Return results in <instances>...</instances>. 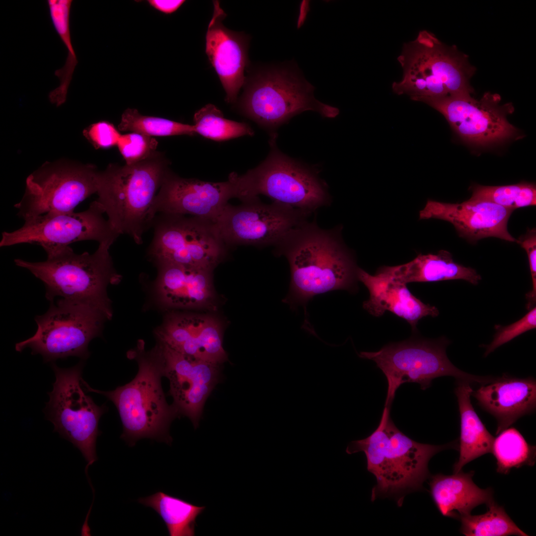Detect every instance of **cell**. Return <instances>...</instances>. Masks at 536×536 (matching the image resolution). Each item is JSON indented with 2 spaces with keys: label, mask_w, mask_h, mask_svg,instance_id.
<instances>
[{
  "label": "cell",
  "mask_w": 536,
  "mask_h": 536,
  "mask_svg": "<svg viewBox=\"0 0 536 536\" xmlns=\"http://www.w3.org/2000/svg\"><path fill=\"white\" fill-rule=\"evenodd\" d=\"M376 273L406 284L463 279L476 285L481 279L474 269L455 262L452 254L444 250L435 254H419L412 261L403 265L382 267Z\"/></svg>",
  "instance_id": "d4e9b609"
},
{
  "label": "cell",
  "mask_w": 536,
  "mask_h": 536,
  "mask_svg": "<svg viewBox=\"0 0 536 536\" xmlns=\"http://www.w3.org/2000/svg\"><path fill=\"white\" fill-rule=\"evenodd\" d=\"M474 472L462 470L452 475L437 474L430 476V494L441 514L460 519L470 514L473 508L493 502V491L481 489L472 481Z\"/></svg>",
  "instance_id": "484cf974"
},
{
  "label": "cell",
  "mask_w": 536,
  "mask_h": 536,
  "mask_svg": "<svg viewBox=\"0 0 536 536\" xmlns=\"http://www.w3.org/2000/svg\"><path fill=\"white\" fill-rule=\"evenodd\" d=\"M445 339L428 340L411 339L392 343L375 352H360L358 355L374 361L385 375L388 389L385 406L391 407L395 394L405 383H416L425 390L433 379L449 376L458 381L482 385L492 382L494 378L470 374L454 366L448 359Z\"/></svg>",
  "instance_id": "30bf717a"
},
{
  "label": "cell",
  "mask_w": 536,
  "mask_h": 536,
  "mask_svg": "<svg viewBox=\"0 0 536 536\" xmlns=\"http://www.w3.org/2000/svg\"><path fill=\"white\" fill-rule=\"evenodd\" d=\"M398 61L403 75L393 83L392 89L398 95L406 94L414 100L473 92L470 80L476 68L468 56L427 30L419 31L415 40L403 44Z\"/></svg>",
  "instance_id": "8992f818"
},
{
  "label": "cell",
  "mask_w": 536,
  "mask_h": 536,
  "mask_svg": "<svg viewBox=\"0 0 536 536\" xmlns=\"http://www.w3.org/2000/svg\"><path fill=\"white\" fill-rule=\"evenodd\" d=\"M516 242L520 244L526 251L529 263L533 288L526 294L528 300L527 308L530 310L534 307L536 303V230L535 228L528 229L524 235L520 236L516 240Z\"/></svg>",
  "instance_id": "74e56055"
},
{
  "label": "cell",
  "mask_w": 536,
  "mask_h": 536,
  "mask_svg": "<svg viewBox=\"0 0 536 536\" xmlns=\"http://www.w3.org/2000/svg\"><path fill=\"white\" fill-rule=\"evenodd\" d=\"M120 131L107 121H100L88 126L83 132L85 137L97 149L117 146L122 135Z\"/></svg>",
  "instance_id": "8d00e7d4"
},
{
  "label": "cell",
  "mask_w": 536,
  "mask_h": 536,
  "mask_svg": "<svg viewBox=\"0 0 536 536\" xmlns=\"http://www.w3.org/2000/svg\"><path fill=\"white\" fill-rule=\"evenodd\" d=\"M137 501L158 513L170 536H195L196 519L205 509L161 491Z\"/></svg>",
  "instance_id": "83f0119b"
},
{
  "label": "cell",
  "mask_w": 536,
  "mask_h": 536,
  "mask_svg": "<svg viewBox=\"0 0 536 536\" xmlns=\"http://www.w3.org/2000/svg\"><path fill=\"white\" fill-rule=\"evenodd\" d=\"M37 329L31 337L15 344L16 351L31 348V354H40L45 362L75 356L86 359L90 341L101 334L109 320L100 309L90 304L60 298L51 302L48 311L37 316Z\"/></svg>",
  "instance_id": "9c48e42d"
},
{
  "label": "cell",
  "mask_w": 536,
  "mask_h": 536,
  "mask_svg": "<svg viewBox=\"0 0 536 536\" xmlns=\"http://www.w3.org/2000/svg\"><path fill=\"white\" fill-rule=\"evenodd\" d=\"M168 170L156 153L132 164H111L99 172L96 201L113 227L138 245L152 228L151 207Z\"/></svg>",
  "instance_id": "277c9868"
},
{
  "label": "cell",
  "mask_w": 536,
  "mask_h": 536,
  "mask_svg": "<svg viewBox=\"0 0 536 536\" xmlns=\"http://www.w3.org/2000/svg\"><path fill=\"white\" fill-rule=\"evenodd\" d=\"M99 171L91 164L49 163L30 174L25 193L14 207L24 221L55 213L74 211L98 190Z\"/></svg>",
  "instance_id": "4fadbf2b"
},
{
  "label": "cell",
  "mask_w": 536,
  "mask_h": 536,
  "mask_svg": "<svg viewBox=\"0 0 536 536\" xmlns=\"http://www.w3.org/2000/svg\"><path fill=\"white\" fill-rule=\"evenodd\" d=\"M148 1L155 9L163 13L170 14L178 9L185 0H150Z\"/></svg>",
  "instance_id": "f35d334b"
},
{
  "label": "cell",
  "mask_w": 536,
  "mask_h": 536,
  "mask_svg": "<svg viewBox=\"0 0 536 536\" xmlns=\"http://www.w3.org/2000/svg\"><path fill=\"white\" fill-rule=\"evenodd\" d=\"M458 381L455 392L461 417L460 456L453 466L454 473L461 471L469 462L484 454L491 453L495 439L473 407L470 401L473 390L469 383Z\"/></svg>",
  "instance_id": "4316f807"
},
{
  "label": "cell",
  "mask_w": 536,
  "mask_h": 536,
  "mask_svg": "<svg viewBox=\"0 0 536 536\" xmlns=\"http://www.w3.org/2000/svg\"><path fill=\"white\" fill-rule=\"evenodd\" d=\"M147 256L155 264H174L212 270L226 246L214 223L198 217L165 213L153 221Z\"/></svg>",
  "instance_id": "7c38bea8"
},
{
  "label": "cell",
  "mask_w": 536,
  "mask_h": 536,
  "mask_svg": "<svg viewBox=\"0 0 536 536\" xmlns=\"http://www.w3.org/2000/svg\"><path fill=\"white\" fill-rule=\"evenodd\" d=\"M358 280L369 292V299L363 303V308L370 314L379 317L389 311L403 319L414 330L423 317H437L438 309L423 303L409 290L406 284L393 280L383 275H371L358 268Z\"/></svg>",
  "instance_id": "cb8c5ba5"
},
{
  "label": "cell",
  "mask_w": 536,
  "mask_h": 536,
  "mask_svg": "<svg viewBox=\"0 0 536 536\" xmlns=\"http://www.w3.org/2000/svg\"><path fill=\"white\" fill-rule=\"evenodd\" d=\"M194 122L196 134L217 141L254 134L248 124L225 118L221 111L211 104L195 113Z\"/></svg>",
  "instance_id": "1f68e13d"
},
{
  "label": "cell",
  "mask_w": 536,
  "mask_h": 536,
  "mask_svg": "<svg viewBox=\"0 0 536 536\" xmlns=\"http://www.w3.org/2000/svg\"><path fill=\"white\" fill-rule=\"evenodd\" d=\"M118 129L149 136H167L196 134L193 125L165 118L142 115L135 109H126L122 115Z\"/></svg>",
  "instance_id": "d6a6232c"
},
{
  "label": "cell",
  "mask_w": 536,
  "mask_h": 536,
  "mask_svg": "<svg viewBox=\"0 0 536 536\" xmlns=\"http://www.w3.org/2000/svg\"><path fill=\"white\" fill-rule=\"evenodd\" d=\"M536 447L529 444L515 428H507L495 438L492 453L497 461V472L507 474L511 469L536 462Z\"/></svg>",
  "instance_id": "f546056e"
},
{
  "label": "cell",
  "mask_w": 536,
  "mask_h": 536,
  "mask_svg": "<svg viewBox=\"0 0 536 536\" xmlns=\"http://www.w3.org/2000/svg\"><path fill=\"white\" fill-rule=\"evenodd\" d=\"M72 2L71 0H47L53 26L67 52L65 65L54 72L60 79V85L49 95L50 101L57 106H61L66 101L68 88L78 63L71 43L70 32L69 17Z\"/></svg>",
  "instance_id": "f1b7e54d"
},
{
  "label": "cell",
  "mask_w": 536,
  "mask_h": 536,
  "mask_svg": "<svg viewBox=\"0 0 536 536\" xmlns=\"http://www.w3.org/2000/svg\"><path fill=\"white\" fill-rule=\"evenodd\" d=\"M84 364L63 368L53 362L56 380L48 392L49 401L43 409L46 419L54 425V431L77 448L87 462L85 471L98 460L96 440L101 432L98 429L101 416L107 410L105 404L97 405L87 395L82 377Z\"/></svg>",
  "instance_id": "8fae6325"
},
{
  "label": "cell",
  "mask_w": 536,
  "mask_h": 536,
  "mask_svg": "<svg viewBox=\"0 0 536 536\" xmlns=\"http://www.w3.org/2000/svg\"><path fill=\"white\" fill-rule=\"evenodd\" d=\"M96 200L83 211L49 213L24 221L20 228L3 232L0 247L28 243L41 246L47 256L73 242L92 240L112 245L121 235L104 217Z\"/></svg>",
  "instance_id": "5bb4252c"
},
{
  "label": "cell",
  "mask_w": 536,
  "mask_h": 536,
  "mask_svg": "<svg viewBox=\"0 0 536 536\" xmlns=\"http://www.w3.org/2000/svg\"><path fill=\"white\" fill-rule=\"evenodd\" d=\"M226 14L219 2L213 1V12L206 34L205 51L226 93L232 103L245 82L247 63V40L242 34L230 30L222 23Z\"/></svg>",
  "instance_id": "44dd1931"
},
{
  "label": "cell",
  "mask_w": 536,
  "mask_h": 536,
  "mask_svg": "<svg viewBox=\"0 0 536 536\" xmlns=\"http://www.w3.org/2000/svg\"><path fill=\"white\" fill-rule=\"evenodd\" d=\"M445 118L452 129L466 142L478 145L502 142L518 137V131L507 120L514 108L501 104L497 93H485L479 100L471 95L421 97Z\"/></svg>",
  "instance_id": "9a60e30c"
},
{
  "label": "cell",
  "mask_w": 536,
  "mask_h": 536,
  "mask_svg": "<svg viewBox=\"0 0 536 536\" xmlns=\"http://www.w3.org/2000/svg\"><path fill=\"white\" fill-rule=\"evenodd\" d=\"M470 199L491 201L504 208L515 209L536 204V187L534 183L489 186L475 185Z\"/></svg>",
  "instance_id": "836d02e7"
},
{
  "label": "cell",
  "mask_w": 536,
  "mask_h": 536,
  "mask_svg": "<svg viewBox=\"0 0 536 536\" xmlns=\"http://www.w3.org/2000/svg\"><path fill=\"white\" fill-rule=\"evenodd\" d=\"M308 3L309 2L305 0H303L301 3L300 15L297 21L298 28H299L304 23L307 11L309 9Z\"/></svg>",
  "instance_id": "ab89813d"
},
{
  "label": "cell",
  "mask_w": 536,
  "mask_h": 536,
  "mask_svg": "<svg viewBox=\"0 0 536 536\" xmlns=\"http://www.w3.org/2000/svg\"><path fill=\"white\" fill-rule=\"evenodd\" d=\"M310 214L258 197L234 206L227 204L214 223L225 245L266 246L278 244Z\"/></svg>",
  "instance_id": "2e32d148"
},
{
  "label": "cell",
  "mask_w": 536,
  "mask_h": 536,
  "mask_svg": "<svg viewBox=\"0 0 536 536\" xmlns=\"http://www.w3.org/2000/svg\"><path fill=\"white\" fill-rule=\"evenodd\" d=\"M157 342L163 357L164 377L170 382L172 404L180 416L188 417L196 428L205 402L219 382L220 365L190 358Z\"/></svg>",
  "instance_id": "ac0fdd59"
},
{
  "label": "cell",
  "mask_w": 536,
  "mask_h": 536,
  "mask_svg": "<svg viewBox=\"0 0 536 536\" xmlns=\"http://www.w3.org/2000/svg\"><path fill=\"white\" fill-rule=\"evenodd\" d=\"M497 331L493 340L486 347L484 355L487 356L498 347L519 335L536 328V307H534L519 321L507 326H495Z\"/></svg>",
  "instance_id": "d590c367"
},
{
  "label": "cell",
  "mask_w": 536,
  "mask_h": 536,
  "mask_svg": "<svg viewBox=\"0 0 536 536\" xmlns=\"http://www.w3.org/2000/svg\"><path fill=\"white\" fill-rule=\"evenodd\" d=\"M513 211L487 201L469 199L462 203H451L429 200L419 211V218L448 221L460 237L470 242L493 237L516 242L507 229Z\"/></svg>",
  "instance_id": "d6986e66"
},
{
  "label": "cell",
  "mask_w": 536,
  "mask_h": 536,
  "mask_svg": "<svg viewBox=\"0 0 536 536\" xmlns=\"http://www.w3.org/2000/svg\"><path fill=\"white\" fill-rule=\"evenodd\" d=\"M157 146L158 142L153 137L135 132L122 134L117 145L126 164L151 157L157 153Z\"/></svg>",
  "instance_id": "e575fe53"
},
{
  "label": "cell",
  "mask_w": 536,
  "mask_h": 536,
  "mask_svg": "<svg viewBox=\"0 0 536 536\" xmlns=\"http://www.w3.org/2000/svg\"><path fill=\"white\" fill-rule=\"evenodd\" d=\"M155 334L157 341L190 358L217 365L227 359L221 325L213 317L170 314Z\"/></svg>",
  "instance_id": "ffe728a7"
},
{
  "label": "cell",
  "mask_w": 536,
  "mask_h": 536,
  "mask_svg": "<svg viewBox=\"0 0 536 536\" xmlns=\"http://www.w3.org/2000/svg\"><path fill=\"white\" fill-rule=\"evenodd\" d=\"M471 395L479 405L497 421L496 434L521 417L535 410L536 382L532 377L518 378L504 375L483 384Z\"/></svg>",
  "instance_id": "603a6c76"
},
{
  "label": "cell",
  "mask_w": 536,
  "mask_h": 536,
  "mask_svg": "<svg viewBox=\"0 0 536 536\" xmlns=\"http://www.w3.org/2000/svg\"><path fill=\"white\" fill-rule=\"evenodd\" d=\"M390 408L385 406L376 430L364 439L349 443L346 452L364 453L367 469L377 481L372 490V501L378 497H393L401 506L406 494L422 489L429 476L430 459L441 451L456 449L458 442L434 445L413 440L395 425Z\"/></svg>",
  "instance_id": "7a4b0ae2"
},
{
  "label": "cell",
  "mask_w": 536,
  "mask_h": 536,
  "mask_svg": "<svg viewBox=\"0 0 536 536\" xmlns=\"http://www.w3.org/2000/svg\"><path fill=\"white\" fill-rule=\"evenodd\" d=\"M111 246L100 244L92 254H78L68 246L47 256L43 262L16 259L14 263L43 281L45 297L50 302L60 297L87 303L101 310L110 320L113 312L107 287L118 284L122 278L114 267L109 253Z\"/></svg>",
  "instance_id": "5b68a950"
},
{
  "label": "cell",
  "mask_w": 536,
  "mask_h": 536,
  "mask_svg": "<svg viewBox=\"0 0 536 536\" xmlns=\"http://www.w3.org/2000/svg\"><path fill=\"white\" fill-rule=\"evenodd\" d=\"M235 172L227 181L211 182L166 173L154 200L151 215L159 213L198 217L213 222L231 198H237Z\"/></svg>",
  "instance_id": "e0dca14e"
},
{
  "label": "cell",
  "mask_w": 536,
  "mask_h": 536,
  "mask_svg": "<svg viewBox=\"0 0 536 536\" xmlns=\"http://www.w3.org/2000/svg\"><path fill=\"white\" fill-rule=\"evenodd\" d=\"M277 137V134L270 135L269 154L260 165L243 175L236 173L237 198L243 202L263 195L310 214L329 205L326 183L313 169L282 153Z\"/></svg>",
  "instance_id": "52a82bcc"
},
{
  "label": "cell",
  "mask_w": 536,
  "mask_h": 536,
  "mask_svg": "<svg viewBox=\"0 0 536 536\" xmlns=\"http://www.w3.org/2000/svg\"><path fill=\"white\" fill-rule=\"evenodd\" d=\"M488 511L478 515L469 514L460 518V532L467 536H528L512 520L504 508L494 501Z\"/></svg>",
  "instance_id": "4dcf8cb0"
},
{
  "label": "cell",
  "mask_w": 536,
  "mask_h": 536,
  "mask_svg": "<svg viewBox=\"0 0 536 536\" xmlns=\"http://www.w3.org/2000/svg\"><path fill=\"white\" fill-rule=\"evenodd\" d=\"M341 230V226L323 229L315 220H306L274 246V254L284 256L289 264L290 288L283 301L292 309L305 305L317 295L357 290L358 268Z\"/></svg>",
  "instance_id": "6da1fadb"
},
{
  "label": "cell",
  "mask_w": 536,
  "mask_h": 536,
  "mask_svg": "<svg viewBox=\"0 0 536 536\" xmlns=\"http://www.w3.org/2000/svg\"><path fill=\"white\" fill-rule=\"evenodd\" d=\"M127 356L138 366L136 375L130 382L103 391L93 389L83 380L84 388L87 392L105 396L115 404L123 427L121 438L130 447L143 438L170 444V424L180 416L173 404H168L162 388L164 369L161 346L157 342L147 351L144 341L140 339Z\"/></svg>",
  "instance_id": "3957f363"
},
{
  "label": "cell",
  "mask_w": 536,
  "mask_h": 536,
  "mask_svg": "<svg viewBox=\"0 0 536 536\" xmlns=\"http://www.w3.org/2000/svg\"><path fill=\"white\" fill-rule=\"evenodd\" d=\"M154 283L159 303L166 308L210 307L214 299L212 270L174 264H158Z\"/></svg>",
  "instance_id": "7402d4cb"
},
{
  "label": "cell",
  "mask_w": 536,
  "mask_h": 536,
  "mask_svg": "<svg viewBox=\"0 0 536 536\" xmlns=\"http://www.w3.org/2000/svg\"><path fill=\"white\" fill-rule=\"evenodd\" d=\"M294 65L261 71L247 85L239 107L243 114L267 130L270 135L293 117L304 111L334 118L339 109L314 96V87Z\"/></svg>",
  "instance_id": "ba28073f"
}]
</instances>
